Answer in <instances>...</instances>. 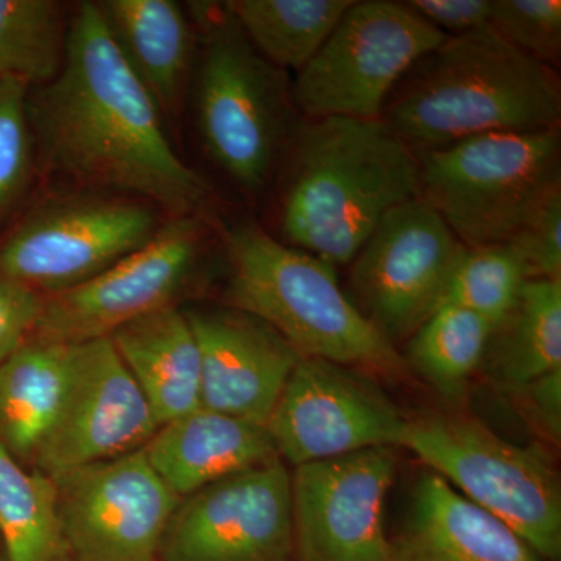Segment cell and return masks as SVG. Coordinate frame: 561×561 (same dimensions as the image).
Listing matches in <instances>:
<instances>
[{
    "instance_id": "6da1fadb",
    "label": "cell",
    "mask_w": 561,
    "mask_h": 561,
    "mask_svg": "<svg viewBox=\"0 0 561 561\" xmlns=\"http://www.w3.org/2000/svg\"><path fill=\"white\" fill-rule=\"evenodd\" d=\"M28 119L51 171L136 195L172 219L203 217L213 206V187L173 150L161 111L111 39L98 2L77 7L65 62L28 92Z\"/></svg>"
},
{
    "instance_id": "7a4b0ae2",
    "label": "cell",
    "mask_w": 561,
    "mask_h": 561,
    "mask_svg": "<svg viewBox=\"0 0 561 561\" xmlns=\"http://www.w3.org/2000/svg\"><path fill=\"white\" fill-rule=\"evenodd\" d=\"M275 184L276 239L348 265L387 213L421 197L415 151L381 119H302Z\"/></svg>"
},
{
    "instance_id": "3957f363",
    "label": "cell",
    "mask_w": 561,
    "mask_h": 561,
    "mask_svg": "<svg viewBox=\"0 0 561 561\" xmlns=\"http://www.w3.org/2000/svg\"><path fill=\"white\" fill-rule=\"evenodd\" d=\"M415 153L476 136L561 128L560 72L489 25L440 44L391 91L379 117Z\"/></svg>"
},
{
    "instance_id": "277c9868",
    "label": "cell",
    "mask_w": 561,
    "mask_h": 561,
    "mask_svg": "<svg viewBox=\"0 0 561 561\" xmlns=\"http://www.w3.org/2000/svg\"><path fill=\"white\" fill-rule=\"evenodd\" d=\"M220 236L232 309L265 321L301 357L383 378L409 375L397 346L343 291L337 267L286 245L254 220L225 225Z\"/></svg>"
},
{
    "instance_id": "5b68a950",
    "label": "cell",
    "mask_w": 561,
    "mask_h": 561,
    "mask_svg": "<svg viewBox=\"0 0 561 561\" xmlns=\"http://www.w3.org/2000/svg\"><path fill=\"white\" fill-rule=\"evenodd\" d=\"M197 51L192 72L195 125L203 149L249 197L275 186L301 116L289 73L251 46L225 3H191Z\"/></svg>"
},
{
    "instance_id": "8992f818",
    "label": "cell",
    "mask_w": 561,
    "mask_h": 561,
    "mask_svg": "<svg viewBox=\"0 0 561 561\" xmlns=\"http://www.w3.org/2000/svg\"><path fill=\"white\" fill-rule=\"evenodd\" d=\"M421 201L463 247L505 245L561 191V131L496 133L419 151Z\"/></svg>"
},
{
    "instance_id": "52a82bcc",
    "label": "cell",
    "mask_w": 561,
    "mask_h": 561,
    "mask_svg": "<svg viewBox=\"0 0 561 561\" xmlns=\"http://www.w3.org/2000/svg\"><path fill=\"white\" fill-rule=\"evenodd\" d=\"M401 448L500 518L546 561H561L559 472L541 446H519L481 420L434 413L408 420Z\"/></svg>"
},
{
    "instance_id": "ba28073f",
    "label": "cell",
    "mask_w": 561,
    "mask_h": 561,
    "mask_svg": "<svg viewBox=\"0 0 561 561\" xmlns=\"http://www.w3.org/2000/svg\"><path fill=\"white\" fill-rule=\"evenodd\" d=\"M446 39L405 2L354 0L327 43L295 73V108L302 119H379L405 72Z\"/></svg>"
},
{
    "instance_id": "9c48e42d",
    "label": "cell",
    "mask_w": 561,
    "mask_h": 561,
    "mask_svg": "<svg viewBox=\"0 0 561 561\" xmlns=\"http://www.w3.org/2000/svg\"><path fill=\"white\" fill-rule=\"evenodd\" d=\"M151 206L102 195L43 203L0 245V275L46 297L80 286L157 236L161 225Z\"/></svg>"
},
{
    "instance_id": "30bf717a",
    "label": "cell",
    "mask_w": 561,
    "mask_h": 561,
    "mask_svg": "<svg viewBox=\"0 0 561 561\" xmlns=\"http://www.w3.org/2000/svg\"><path fill=\"white\" fill-rule=\"evenodd\" d=\"M461 247L426 202L397 206L350 262L348 297L393 345L405 341L440 308Z\"/></svg>"
},
{
    "instance_id": "8fae6325",
    "label": "cell",
    "mask_w": 561,
    "mask_h": 561,
    "mask_svg": "<svg viewBox=\"0 0 561 561\" xmlns=\"http://www.w3.org/2000/svg\"><path fill=\"white\" fill-rule=\"evenodd\" d=\"M206 245L203 217H176L142 249L101 275L47 295L32 337L60 345L110 337L124 324L173 305Z\"/></svg>"
},
{
    "instance_id": "7c38bea8",
    "label": "cell",
    "mask_w": 561,
    "mask_h": 561,
    "mask_svg": "<svg viewBox=\"0 0 561 561\" xmlns=\"http://www.w3.org/2000/svg\"><path fill=\"white\" fill-rule=\"evenodd\" d=\"M73 561H158L179 497L144 448L51 479Z\"/></svg>"
},
{
    "instance_id": "4fadbf2b",
    "label": "cell",
    "mask_w": 561,
    "mask_h": 561,
    "mask_svg": "<svg viewBox=\"0 0 561 561\" xmlns=\"http://www.w3.org/2000/svg\"><path fill=\"white\" fill-rule=\"evenodd\" d=\"M390 446L309 461L290 472L295 561H390Z\"/></svg>"
},
{
    "instance_id": "5bb4252c",
    "label": "cell",
    "mask_w": 561,
    "mask_h": 561,
    "mask_svg": "<svg viewBox=\"0 0 561 561\" xmlns=\"http://www.w3.org/2000/svg\"><path fill=\"white\" fill-rule=\"evenodd\" d=\"M158 561H295L284 461L276 457L180 500Z\"/></svg>"
},
{
    "instance_id": "9a60e30c",
    "label": "cell",
    "mask_w": 561,
    "mask_h": 561,
    "mask_svg": "<svg viewBox=\"0 0 561 561\" xmlns=\"http://www.w3.org/2000/svg\"><path fill=\"white\" fill-rule=\"evenodd\" d=\"M408 419L360 371L302 357L284 387L267 431L294 467L362 449L401 448Z\"/></svg>"
},
{
    "instance_id": "2e32d148",
    "label": "cell",
    "mask_w": 561,
    "mask_h": 561,
    "mask_svg": "<svg viewBox=\"0 0 561 561\" xmlns=\"http://www.w3.org/2000/svg\"><path fill=\"white\" fill-rule=\"evenodd\" d=\"M69 346L61 408L33 461L50 479L138 451L160 430L110 337Z\"/></svg>"
},
{
    "instance_id": "e0dca14e",
    "label": "cell",
    "mask_w": 561,
    "mask_h": 561,
    "mask_svg": "<svg viewBox=\"0 0 561 561\" xmlns=\"http://www.w3.org/2000/svg\"><path fill=\"white\" fill-rule=\"evenodd\" d=\"M201 350L203 408L267 426L302 359L279 332L250 313L186 312Z\"/></svg>"
},
{
    "instance_id": "ac0fdd59",
    "label": "cell",
    "mask_w": 561,
    "mask_h": 561,
    "mask_svg": "<svg viewBox=\"0 0 561 561\" xmlns=\"http://www.w3.org/2000/svg\"><path fill=\"white\" fill-rule=\"evenodd\" d=\"M389 538L390 561H546L434 471L416 481L404 522Z\"/></svg>"
},
{
    "instance_id": "d6986e66",
    "label": "cell",
    "mask_w": 561,
    "mask_h": 561,
    "mask_svg": "<svg viewBox=\"0 0 561 561\" xmlns=\"http://www.w3.org/2000/svg\"><path fill=\"white\" fill-rule=\"evenodd\" d=\"M144 451L179 500L278 457L267 426L203 405L162 424Z\"/></svg>"
},
{
    "instance_id": "ffe728a7",
    "label": "cell",
    "mask_w": 561,
    "mask_h": 561,
    "mask_svg": "<svg viewBox=\"0 0 561 561\" xmlns=\"http://www.w3.org/2000/svg\"><path fill=\"white\" fill-rule=\"evenodd\" d=\"M111 39L162 117L175 116L191 88L197 35L173 0L98 2Z\"/></svg>"
},
{
    "instance_id": "44dd1931",
    "label": "cell",
    "mask_w": 561,
    "mask_h": 561,
    "mask_svg": "<svg viewBox=\"0 0 561 561\" xmlns=\"http://www.w3.org/2000/svg\"><path fill=\"white\" fill-rule=\"evenodd\" d=\"M110 339L158 426L201 408V350L175 302L124 324Z\"/></svg>"
},
{
    "instance_id": "7402d4cb",
    "label": "cell",
    "mask_w": 561,
    "mask_h": 561,
    "mask_svg": "<svg viewBox=\"0 0 561 561\" xmlns=\"http://www.w3.org/2000/svg\"><path fill=\"white\" fill-rule=\"evenodd\" d=\"M70 346L31 337L0 364V446L32 465L60 411Z\"/></svg>"
},
{
    "instance_id": "603a6c76",
    "label": "cell",
    "mask_w": 561,
    "mask_h": 561,
    "mask_svg": "<svg viewBox=\"0 0 561 561\" xmlns=\"http://www.w3.org/2000/svg\"><path fill=\"white\" fill-rule=\"evenodd\" d=\"M481 367L507 390L561 370V280H526L491 330Z\"/></svg>"
},
{
    "instance_id": "cb8c5ba5",
    "label": "cell",
    "mask_w": 561,
    "mask_h": 561,
    "mask_svg": "<svg viewBox=\"0 0 561 561\" xmlns=\"http://www.w3.org/2000/svg\"><path fill=\"white\" fill-rule=\"evenodd\" d=\"M354 0L225 2L251 46L284 72H300L337 27Z\"/></svg>"
},
{
    "instance_id": "d4e9b609",
    "label": "cell",
    "mask_w": 561,
    "mask_h": 561,
    "mask_svg": "<svg viewBox=\"0 0 561 561\" xmlns=\"http://www.w3.org/2000/svg\"><path fill=\"white\" fill-rule=\"evenodd\" d=\"M0 545L7 561H73L49 476L0 446Z\"/></svg>"
},
{
    "instance_id": "484cf974",
    "label": "cell",
    "mask_w": 561,
    "mask_h": 561,
    "mask_svg": "<svg viewBox=\"0 0 561 561\" xmlns=\"http://www.w3.org/2000/svg\"><path fill=\"white\" fill-rule=\"evenodd\" d=\"M491 330L493 324L478 313L442 305L408 339L402 357L442 397L457 400L481 368Z\"/></svg>"
},
{
    "instance_id": "4316f807",
    "label": "cell",
    "mask_w": 561,
    "mask_h": 561,
    "mask_svg": "<svg viewBox=\"0 0 561 561\" xmlns=\"http://www.w3.org/2000/svg\"><path fill=\"white\" fill-rule=\"evenodd\" d=\"M68 33L60 2L0 0V79L50 83L65 62Z\"/></svg>"
},
{
    "instance_id": "83f0119b",
    "label": "cell",
    "mask_w": 561,
    "mask_h": 561,
    "mask_svg": "<svg viewBox=\"0 0 561 561\" xmlns=\"http://www.w3.org/2000/svg\"><path fill=\"white\" fill-rule=\"evenodd\" d=\"M526 280L522 261L507 245L461 247L442 305L468 309L494 327L518 300Z\"/></svg>"
},
{
    "instance_id": "f1b7e54d",
    "label": "cell",
    "mask_w": 561,
    "mask_h": 561,
    "mask_svg": "<svg viewBox=\"0 0 561 561\" xmlns=\"http://www.w3.org/2000/svg\"><path fill=\"white\" fill-rule=\"evenodd\" d=\"M31 87L0 79V220L31 183L35 138L28 119Z\"/></svg>"
},
{
    "instance_id": "f546056e",
    "label": "cell",
    "mask_w": 561,
    "mask_h": 561,
    "mask_svg": "<svg viewBox=\"0 0 561 561\" xmlns=\"http://www.w3.org/2000/svg\"><path fill=\"white\" fill-rule=\"evenodd\" d=\"M489 27L526 57L560 70V0H491Z\"/></svg>"
},
{
    "instance_id": "4dcf8cb0",
    "label": "cell",
    "mask_w": 561,
    "mask_h": 561,
    "mask_svg": "<svg viewBox=\"0 0 561 561\" xmlns=\"http://www.w3.org/2000/svg\"><path fill=\"white\" fill-rule=\"evenodd\" d=\"M505 245L522 261L527 279L561 280V191L542 203Z\"/></svg>"
},
{
    "instance_id": "1f68e13d",
    "label": "cell",
    "mask_w": 561,
    "mask_h": 561,
    "mask_svg": "<svg viewBox=\"0 0 561 561\" xmlns=\"http://www.w3.org/2000/svg\"><path fill=\"white\" fill-rule=\"evenodd\" d=\"M46 295L0 275V364L35 332Z\"/></svg>"
},
{
    "instance_id": "d6a6232c",
    "label": "cell",
    "mask_w": 561,
    "mask_h": 561,
    "mask_svg": "<svg viewBox=\"0 0 561 561\" xmlns=\"http://www.w3.org/2000/svg\"><path fill=\"white\" fill-rule=\"evenodd\" d=\"M405 3L449 38L486 27L490 21L491 0H408Z\"/></svg>"
},
{
    "instance_id": "836d02e7",
    "label": "cell",
    "mask_w": 561,
    "mask_h": 561,
    "mask_svg": "<svg viewBox=\"0 0 561 561\" xmlns=\"http://www.w3.org/2000/svg\"><path fill=\"white\" fill-rule=\"evenodd\" d=\"M522 398L524 408L552 442L561 435V370L541 376L526 386L511 389Z\"/></svg>"
},
{
    "instance_id": "e575fe53",
    "label": "cell",
    "mask_w": 561,
    "mask_h": 561,
    "mask_svg": "<svg viewBox=\"0 0 561 561\" xmlns=\"http://www.w3.org/2000/svg\"><path fill=\"white\" fill-rule=\"evenodd\" d=\"M0 561H7L5 553H3L2 545H0Z\"/></svg>"
}]
</instances>
